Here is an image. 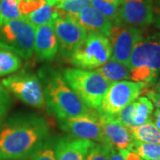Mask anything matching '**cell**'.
I'll return each instance as SVG.
<instances>
[{"label": "cell", "mask_w": 160, "mask_h": 160, "mask_svg": "<svg viewBox=\"0 0 160 160\" xmlns=\"http://www.w3.org/2000/svg\"><path fill=\"white\" fill-rule=\"evenodd\" d=\"M50 138L47 120L36 113L17 114L0 125V160L29 158Z\"/></svg>", "instance_id": "6da1fadb"}, {"label": "cell", "mask_w": 160, "mask_h": 160, "mask_svg": "<svg viewBox=\"0 0 160 160\" xmlns=\"http://www.w3.org/2000/svg\"><path fill=\"white\" fill-rule=\"evenodd\" d=\"M38 76L47 109L58 120L86 114L91 109L81 102L58 70L46 66L40 69Z\"/></svg>", "instance_id": "7a4b0ae2"}, {"label": "cell", "mask_w": 160, "mask_h": 160, "mask_svg": "<svg viewBox=\"0 0 160 160\" xmlns=\"http://www.w3.org/2000/svg\"><path fill=\"white\" fill-rule=\"evenodd\" d=\"M62 77L81 102L96 110L111 84L95 71L86 69L67 68L63 69Z\"/></svg>", "instance_id": "3957f363"}, {"label": "cell", "mask_w": 160, "mask_h": 160, "mask_svg": "<svg viewBox=\"0 0 160 160\" xmlns=\"http://www.w3.org/2000/svg\"><path fill=\"white\" fill-rule=\"evenodd\" d=\"M111 52L109 38L95 32H87L86 39L68 59L77 69L92 70L107 62Z\"/></svg>", "instance_id": "277c9868"}, {"label": "cell", "mask_w": 160, "mask_h": 160, "mask_svg": "<svg viewBox=\"0 0 160 160\" xmlns=\"http://www.w3.org/2000/svg\"><path fill=\"white\" fill-rule=\"evenodd\" d=\"M35 32L36 28L25 17L7 22L0 26V47L28 60L34 53Z\"/></svg>", "instance_id": "5b68a950"}, {"label": "cell", "mask_w": 160, "mask_h": 160, "mask_svg": "<svg viewBox=\"0 0 160 160\" xmlns=\"http://www.w3.org/2000/svg\"><path fill=\"white\" fill-rule=\"evenodd\" d=\"M148 86L142 83L122 80L109 85L98 109L102 116L116 118L126 106L136 101Z\"/></svg>", "instance_id": "8992f818"}, {"label": "cell", "mask_w": 160, "mask_h": 160, "mask_svg": "<svg viewBox=\"0 0 160 160\" xmlns=\"http://www.w3.org/2000/svg\"><path fill=\"white\" fill-rule=\"evenodd\" d=\"M2 85L22 102L38 109L45 107L43 86L38 75L30 71H21L2 80Z\"/></svg>", "instance_id": "52a82bcc"}, {"label": "cell", "mask_w": 160, "mask_h": 160, "mask_svg": "<svg viewBox=\"0 0 160 160\" xmlns=\"http://www.w3.org/2000/svg\"><path fill=\"white\" fill-rule=\"evenodd\" d=\"M60 126L69 136L88 140L96 143H105L102 122L98 111L90 109L86 114L59 120Z\"/></svg>", "instance_id": "ba28073f"}, {"label": "cell", "mask_w": 160, "mask_h": 160, "mask_svg": "<svg viewBox=\"0 0 160 160\" xmlns=\"http://www.w3.org/2000/svg\"><path fill=\"white\" fill-rule=\"evenodd\" d=\"M57 17L54 20V32L63 56L69 55L86 39V32L67 12L55 6Z\"/></svg>", "instance_id": "9c48e42d"}, {"label": "cell", "mask_w": 160, "mask_h": 160, "mask_svg": "<svg viewBox=\"0 0 160 160\" xmlns=\"http://www.w3.org/2000/svg\"><path fill=\"white\" fill-rule=\"evenodd\" d=\"M142 37L141 29L123 23L112 25L109 36L112 51L109 60L127 66L133 47Z\"/></svg>", "instance_id": "30bf717a"}, {"label": "cell", "mask_w": 160, "mask_h": 160, "mask_svg": "<svg viewBox=\"0 0 160 160\" xmlns=\"http://www.w3.org/2000/svg\"><path fill=\"white\" fill-rule=\"evenodd\" d=\"M147 66L158 73L160 70V33L142 37L132 51L127 67L129 69Z\"/></svg>", "instance_id": "8fae6325"}, {"label": "cell", "mask_w": 160, "mask_h": 160, "mask_svg": "<svg viewBox=\"0 0 160 160\" xmlns=\"http://www.w3.org/2000/svg\"><path fill=\"white\" fill-rule=\"evenodd\" d=\"M120 22L142 29L153 23L150 0H120Z\"/></svg>", "instance_id": "7c38bea8"}, {"label": "cell", "mask_w": 160, "mask_h": 160, "mask_svg": "<svg viewBox=\"0 0 160 160\" xmlns=\"http://www.w3.org/2000/svg\"><path fill=\"white\" fill-rule=\"evenodd\" d=\"M100 115V114H99ZM104 142L118 151L128 149L133 142L130 129L116 118L100 115Z\"/></svg>", "instance_id": "4fadbf2b"}, {"label": "cell", "mask_w": 160, "mask_h": 160, "mask_svg": "<svg viewBox=\"0 0 160 160\" xmlns=\"http://www.w3.org/2000/svg\"><path fill=\"white\" fill-rule=\"evenodd\" d=\"M54 22L36 28L34 52L40 61L50 62L56 56L59 49L54 32Z\"/></svg>", "instance_id": "5bb4252c"}, {"label": "cell", "mask_w": 160, "mask_h": 160, "mask_svg": "<svg viewBox=\"0 0 160 160\" xmlns=\"http://www.w3.org/2000/svg\"><path fill=\"white\" fill-rule=\"evenodd\" d=\"M93 142L88 140L65 136L56 139V160H86Z\"/></svg>", "instance_id": "9a60e30c"}, {"label": "cell", "mask_w": 160, "mask_h": 160, "mask_svg": "<svg viewBox=\"0 0 160 160\" xmlns=\"http://www.w3.org/2000/svg\"><path fill=\"white\" fill-rule=\"evenodd\" d=\"M86 32H95L109 38L112 23L92 6H86L73 18Z\"/></svg>", "instance_id": "2e32d148"}, {"label": "cell", "mask_w": 160, "mask_h": 160, "mask_svg": "<svg viewBox=\"0 0 160 160\" xmlns=\"http://www.w3.org/2000/svg\"><path fill=\"white\" fill-rule=\"evenodd\" d=\"M94 71L109 83L130 79V69L122 63L109 60Z\"/></svg>", "instance_id": "e0dca14e"}, {"label": "cell", "mask_w": 160, "mask_h": 160, "mask_svg": "<svg viewBox=\"0 0 160 160\" xmlns=\"http://www.w3.org/2000/svg\"><path fill=\"white\" fill-rule=\"evenodd\" d=\"M154 104L146 96H141L133 102L132 121L134 126H142L151 122Z\"/></svg>", "instance_id": "ac0fdd59"}, {"label": "cell", "mask_w": 160, "mask_h": 160, "mask_svg": "<svg viewBox=\"0 0 160 160\" xmlns=\"http://www.w3.org/2000/svg\"><path fill=\"white\" fill-rule=\"evenodd\" d=\"M129 129L134 140L142 142L160 145V129L156 127L151 122L142 126L130 127Z\"/></svg>", "instance_id": "d6986e66"}, {"label": "cell", "mask_w": 160, "mask_h": 160, "mask_svg": "<svg viewBox=\"0 0 160 160\" xmlns=\"http://www.w3.org/2000/svg\"><path fill=\"white\" fill-rule=\"evenodd\" d=\"M21 57L15 52L0 47V77L12 74L22 67Z\"/></svg>", "instance_id": "ffe728a7"}, {"label": "cell", "mask_w": 160, "mask_h": 160, "mask_svg": "<svg viewBox=\"0 0 160 160\" xmlns=\"http://www.w3.org/2000/svg\"><path fill=\"white\" fill-rule=\"evenodd\" d=\"M56 17H57V13H56L55 6H51L49 4H46L45 6L40 7L39 9L25 16V18L35 28H38L47 23L52 22H54Z\"/></svg>", "instance_id": "44dd1931"}, {"label": "cell", "mask_w": 160, "mask_h": 160, "mask_svg": "<svg viewBox=\"0 0 160 160\" xmlns=\"http://www.w3.org/2000/svg\"><path fill=\"white\" fill-rule=\"evenodd\" d=\"M129 150L135 152L142 159H158L160 158V145L155 143L142 142L133 140Z\"/></svg>", "instance_id": "7402d4cb"}, {"label": "cell", "mask_w": 160, "mask_h": 160, "mask_svg": "<svg viewBox=\"0 0 160 160\" xmlns=\"http://www.w3.org/2000/svg\"><path fill=\"white\" fill-rule=\"evenodd\" d=\"M91 6L108 19L113 25L121 23L119 20V5L108 3L103 0H92Z\"/></svg>", "instance_id": "603a6c76"}, {"label": "cell", "mask_w": 160, "mask_h": 160, "mask_svg": "<svg viewBox=\"0 0 160 160\" xmlns=\"http://www.w3.org/2000/svg\"><path fill=\"white\" fill-rule=\"evenodd\" d=\"M22 17L19 10V0H0V26Z\"/></svg>", "instance_id": "cb8c5ba5"}, {"label": "cell", "mask_w": 160, "mask_h": 160, "mask_svg": "<svg viewBox=\"0 0 160 160\" xmlns=\"http://www.w3.org/2000/svg\"><path fill=\"white\" fill-rule=\"evenodd\" d=\"M157 78L158 72L147 66H140L130 69V79L133 82L142 83L148 87L154 85Z\"/></svg>", "instance_id": "d4e9b609"}, {"label": "cell", "mask_w": 160, "mask_h": 160, "mask_svg": "<svg viewBox=\"0 0 160 160\" xmlns=\"http://www.w3.org/2000/svg\"><path fill=\"white\" fill-rule=\"evenodd\" d=\"M56 140L48 138L38 149L30 156L29 160H56Z\"/></svg>", "instance_id": "484cf974"}, {"label": "cell", "mask_w": 160, "mask_h": 160, "mask_svg": "<svg viewBox=\"0 0 160 160\" xmlns=\"http://www.w3.org/2000/svg\"><path fill=\"white\" fill-rule=\"evenodd\" d=\"M92 0H64L57 7L67 12L70 17H76L85 7L90 6Z\"/></svg>", "instance_id": "4316f807"}, {"label": "cell", "mask_w": 160, "mask_h": 160, "mask_svg": "<svg viewBox=\"0 0 160 160\" xmlns=\"http://www.w3.org/2000/svg\"><path fill=\"white\" fill-rule=\"evenodd\" d=\"M112 147L107 143H94L89 149L86 160H109Z\"/></svg>", "instance_id": "83f0119b"}, {"label": "cell", "mask_w": 160, "mask_h": 160, "mask_svg": "<svg viewBox=\"0 0 160 160\" xmlns=\"http://www.w3.org/2000/svg\"><path fill=\"white\" fill-rule=\"evenodd\" d=\"M46 4V0H19V10L22 17H25Z\"/></svg>", "instance_id": "f1b7e54d"}, {"label": "cell", "mask_w": 160, "mask_h": 160, "mask_svg": "<svg viewBox=\"0 0 160 160\" xmlns=\"http://www.w3.org/2000/svg\"><path fill=\"white\" fill-rule=\"evenodd\" d=\"M12 106V99L9 92L0 82V125Z\"/></svg>", "instance_id": "f546056e"}, {"label": "cell", "mask_w": 160, "mask_h": 160, "mask_svg": "<svg viewBox=\"0 0 160 160\" xmlns=\"http://www.w3.org/2000/svg\"><path fill=\"white\" fill-rule=\"evenodd\" d=\"M132 109H133V102L130 103L124 109H121L119 113L116 117L117 119L119 120L122 124H124L128 128L134 126L133 121H132Z\"/></svg>", "instance_id": "4dcf8cb0"}, {"label": "cell", "mask_w": 160, "mask_h": 160, "mask_svg": "<svg viewBox=\"0 0 160 160\" xmlns=\"http://www.w3.org/2000/svg\"><path fill=\"white\" fill-rule=\"evenodd\" d=\"M150 3L153 13V23L160 29V0H150Z\"/></svg>", "instance_id": "1f68e13d"}, {"label": "cell", "mask_w": 160, "mask_h": 160, "mask_svg": "<svg viewBox=\"0 0 160 160\" xmlns=\"http://www.w3.org/2000/svg\"><path fill=\"white\" fill-rule=\"evenodd\" d=\"M145 92V94H146V97H148L152 102V103L154 104L155 106L160 109V93L159 92H157L152 89H149V87L146 88L143 92Z\"/></svg>", "instance_id": "d6a6232c"}, {"label": "cell", "mask_w": 160, "mask_h": 160, "mask_svg": "<svg viewBox=\"0 0 160 160\" xmlns=\"http://www.w3.org/2000/svg\"><path fill=\"white\" fill-rule=\"evenodd\" d=\"M120 152L124 156L126 160H142V158H141L139 155L129 149H124V150H121Z\"/></svg>", "instance_id": "836d02e7"}, {"label": "cell", "mask_w": 160, "mask_h": 160, "mask_svg": "<svg viewBox=\"0 0 160 160\" xmlns=\"http://www.w3.org/2000/svg\"><path fill=\"white\" fill-rule=\"evenodd\" d=\"M151 123L154 125L156 127L160 129V109H157L154 111L151 118Z\"/></svg>", "instance_id": "e575fe53"}, {"label": "cell", "mask_w": 160, "mask_h": 160, "mask_svg": "<svg viewBox=\"0 0 160 160\" xmlns=\"http://www.w3.org/2000/svg\"><path fill=\"white\" fill-rule=\"evenodd\" d=\"M109 160H126L124 156L121 154L120 151H118L115 149L112 148L111 152H110V156H109Z\"/></svg>", "instance_id": "d590c367"}, {"label": "cell", "mask_w": 160, "mask_h": 160, "mask_svg": "<svg viewBox=\"0 0 160 160\" xmlns=\"http://www.w3.org/2000/svg\"><path fill=\"white\" fill-rule=\"evenodd\" d=\"M103 1H106L108 3H111V4H117V5H119L120 0H103Z\"/></svg>", "instance_id": "8d00e7d4"}, {"label": "cell", "mask_w": 160, "mask_h": 160, "mask_svg": "<svg viewBox=\"0 0 160 160\" xmlns=\"http://www.w3.org/2000/svg\"><path fill=\"white\" fill-rule=\"evenodd\" d=\"M46 1L47 4H49V5H51V6H56V5H57V3H56L55 0H46Z\"/></svg>", "instance_id": "74e56055"}, {"label": "cell", "mask_w": 160, "mask_h": 160, "mask_svg": "<svg viewBox=\"0 0 160 160\" xmlns=\"http://www.w3.org/2000/svg\"><path fill=\"white\" fill-rule=\"evenodd\" d=\"M158 90L159 92L160 93V78H159V81H158Z\"/></svg>", "instance_id": "f35d334b"}, {"label": "cell", "mask_w": 160, "mask_h": 160, "mask_svg": "<svg viewBox=\"0 0 160 160\" xmlns=\"http://www.w3.org/2000/svg\"><path fill=\"white\" fill-rule=\"evenodd\" d=\"M55 1H56V3H57V5H58V4H60V3L63 2L64 0H55ZM57 5H56V6H57Z\"/></svg>", "instance_id": "ab89813d"}, {"label": "cell", "mask_w": 160, "mask_h": 160, "mask_svg": "<svg viewBox=\"0 0 160 160\" xmlns=\"http://www.w3.org/2000/svg\"><path fill=\"white\" fill-rule=\"evenodd\" d=\"M142 160H160V158H158V159H142Z\"/></svg>", "instance_id": "60d3db41"}]
</instances>
